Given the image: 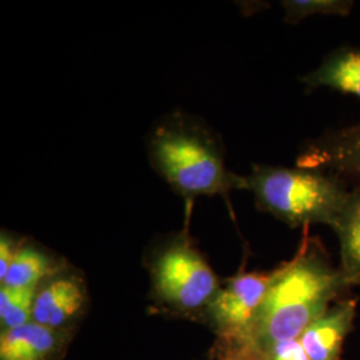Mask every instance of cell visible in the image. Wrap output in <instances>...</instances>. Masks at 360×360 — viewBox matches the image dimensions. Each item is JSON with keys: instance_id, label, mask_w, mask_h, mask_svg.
<instances>
[{"instance_id": "1", "label": "cell", "mask_w": 360, "mask_h": 360, "mask_svg": "<svg viewBox=\"0 0 360 360\" xmlns=\"http://www.w3.org/2000/svg\"><path fill=\"white\" fill-rule=\"evenodd\" d=\"M345 290L340 270L333 266L319 239L304 236L294 257L272 271L248 351L262 360L275 345L299 339Z\"/></svg>"}, {"instance_id": "2", "label": "cell", "mask_w": 360, "mask_h": 360, "mask_svg": "<svg viewBox=\"0 0 360 360\" xmlns=\"http://www.w3.org/2000/svg\"><path fill=\"white\" fill-rule=\"evenodd\" d=\"M147 154L158 175L183 196H227L243 188V178L226 166L218 134L206 122L175 111L158 120L147 138Z\"/></svg>"}, {"instance_id": "3", "label": "cell", "mask_w": 360, "mask_h": 360, "mask_svg": "<svg viewBox=\"0 0 360 360\" xmlns=\"http://www.w3.org/2000/svg\"><path fill=\"white\" fill-rule=\"evenodd\" d=\"M242 178L257 208L292 229L309 224L333 227L349 196L345 179L321 169L255 165Z\"/></svg>"}, {"instance_id": "4", "label": "cell", "mask_w": 360, "mask_h": 360, "mask_svg": "<svg viewBox=\"0 0 360 360\" xmlns=\"http://www.w3.org/2000/svg\"><path fill=\"white\" fill-rule=\"evenodd\" d=\"M146 266L155 304L174 315L202 319L221 285L186 231L156 243L146 257Z\"/></svg>"}, {"instance_id": "5", "label": "cell", "mask_w": 360, "mask_h": 360, "mask_svg": "<svg viewBox=\"0 0 360 360\" xmlns=\"http://www.w3.org/2000/svg\"><path fill=\"white\" fill-rule=\"evenodd\" d=\"M271 272L240 271L223 282L202 321L218 338L217 351L247 349L251 328L270 284Z\"/></svg>"}, {"instance_id": "6", "label": "cell", "mask_w": 360, "mask_h": 360, "mask_svg": "<svg viewBox=\"0 0 360 360\" xmlns=\"http://www.w3.org/2000/svg\"><path fill=\"white\" fill-rule=\"evenodd\" d=\"M89 306V290L83 275L68 264L39 284L34 300L32 322L71 331Z\"/></svg>"}, {"instance_id": "7", "label": "cell", "mask_w": 360, "mask_h": 360, "mask_svg": "<svg viewBox=\"0 0 360 360\" xmlns=\"http://www.w3.org/2000/svg\"><path fill=\"white\" fill-rule=\"evenodd\" d=\"M297 167L360 181V122L306 143L297 158Z\"/></svg>"}, {"instance_id": "8", "label": "cell", "mask_w": 360, "mask_h": 360, "mask_svg": "<svg viewBox=\"0 0 360 360\" xmlns=\"http://www.w3.org/2000/svg\"><path fill=\"white\" fill-rule=\"evenodd\" d=\"M356 315V300L345 299L311 323L299 340L309 360H340L345 340Z\"/></svg>"}, {"instance_id": "9", "label": "cell", "mask_w": 360, "mask_h": 360, "mask_svg": "<svg viewBox=\"0 0 360 360\" xmlns=\"http://www.w3.org/2000/svg\"><path fill=\"white\" fill-rule=\"evenodd\" d=\"M71 340V331H60L35 322L1 331L0 360H60Z\"/></svg>"}, {"instance_id": "10", "label": "cell", "mask_w": 360, "mask_h": 360, "mask_svg": "<svg viewBox=\"0 0 360 360\" xmlns=\"http://www.w3.org/2000/svg\"><path fill=\"white\" fill-rule=\"evenodd\" d=\"M302 82L307 91L327 87L360 99V49L349 46L336 49Z\"/></svg>"}, {"instance_id": "11", "label": "cell", "mask_w": 360, "mask_h": 360, "mask_svg": "<svg viewBox=\"0 0 360 360\" xmlns=\"http://www.w3.org/2000/svg\"><path fill=\"white\" fill-rule=\"evenodd\" d=\"M340 243V274L346 287L360 284V184L333 224Z\"/></svg>"}, {"instance_id": "12", "label": "cell", "mask_w": 360, "mask_h": 360, "mask_svg": "<svg viewBox=\"0 0 360 360\" xmlns=\"http://www.w3.org/2000/svg\"><path fill=\"white\" fill-rule=\"evenodd\" d=\"M65 263L59 262L46 250H41L34 243L23 242L4 281L0 284L11 287H38L46 278L65 267Z\"/></svg>"}, {"instance_id": "13", "label": "cell", "mask_w": 360, "mask_h": 360, "mask_svg": "<svg viewBox=\"0 0 360 360\" xmlns=\"http://www.w3.org/2000/svg\"><path fill=\"white\" fill-rule=\"evenodd\" d=\"M38 287H11L0 284V328L13 330L32 322Z\"/></svg>"}, {"instance_id": "14", "label": "cell", "mask_w": 360, "mask_h": 360, "mask_svg": "<svg viewBox=\"0 0 360 360\" xmlns=\"http://www.w3.org/2000/svg\"><path fill=\"white\" fill-rule=\"evenodd\" d=\"M284 19L288 23H297L311 15H340L348 16L354 1L347 0H287L282 3Z\"/></svg>"}, {"instance_id": "15", "label": "cell", "mask_w": 360, "mask_h": 360, "mask_svg": "<svg viewBox=\"0 0 360 360\" xmlns=\"http://www.w3.org/2000/svg\"><path fill=\"white\" fill-rule=\"evenodd\" d=\"M262 360H309L300 340H287L271 347Z\"/></svg>"}, {"instance_id": "16", "label": "cell", "mask_w": 360, "mask_h": 360, "mask_svg": "<svg viewBox=\"0 0 360 360\" xmlns=\"http://www.w3.org/2000/svg\"><path fill=\"white\" fill-rule=\"evenodd\" d=\"M25 240H19L8 232L1 231L0 235V283L4 281L7 272L13 264L20 245Z\"/></svg>"}, {"instance_id": "17", "label": "cell", "mask_w": 360, "mask_h": 360, "mask_svg": "<svg viewBox=\"0 0 360 360\" xmlns=\"http://www.w3.org/2000/svg\"><path fill=\"white\" fill-rule=\"evenodd\" d=\"M217 352L218 360H257L245 349H223Z\"/></svg>"}]
</instances>
